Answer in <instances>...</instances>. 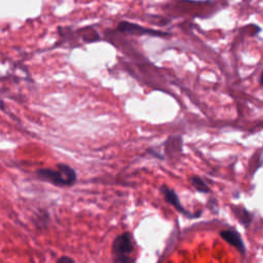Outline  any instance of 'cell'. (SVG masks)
Listing matches in <instances>:
<instances>
[{
	"label": "cell",
	"mask_w": 263,
	"mask_h": 263,
	"mask_svg": "<svg viewBox=\"0 0 263 263\" xmlns=\"http://www.w3.org/2000/svg\"><path fill=\"white\" fill-rule=\"evenodd\" d=\"M232 210L241 224H243L245 226L250 225V223L253 220V215L249 211H247L242 206H232Z\"/></svg>",
	"instance_id": "8992f818"
},
{
	"label": "cell",
	"mask_w": 263,
	"mask_h": 263,
	"mask_svg": "<svg viewBox=\"0 0 263 263\" xmlns=\"http://www.w3.org/2000/svg\"><path fill=\"white\" fill-rule=\"evenodd\" d=\"M190 182L192 184V186L199 192H202V193H205V192H210V188L209 186L204 183L203 180H201L199 177L197 176H194V177H191L190 178Z\"/></svg>",
	"instance_id": "52a82bcc"
},
{
	"label": "cell",
	"mask_w": 263,
	"mask_h": 263,
	"mask_svg": "<svg viewBox=\"0 0 263 263\" xmlns=\"http://www.w3.org/2000/svg\"><path fill=\"white\" fill-rule=\"evenodd\" d=\"M117 30L119 32H122L125 34H133V35H151V36H158V37L170 35L166 32L145 28L138 24H133L129 22H120L117 26Z\"/></svg>",
	"instance_id": "3957f363"
},
{
	"label": "cell",
	"mask_w": 263,
	"mask_h": 263,
	"mask_svg": "<svg viewBox=\"0 0 263 263\" xmlns=\"http://www.w3.org/2000/svg\"><path fill=\"white\" fill-rule=\"evenodd\" d=\"M220 236L226 240L229 245L233 246L237 251H239L242 255L246 254V247L245 243L241 239L240 234L234 230V229H228V230H223L220 232Z\"/></svg>",
	"instance_id": "5b68a950"
},
{
	"label": "cell",
	"mask_w": 263,
	"mask_h": 263,
	"mask_svg": "<svg viewBox=\"0 0 263 263\" xmlns=\"http://www.w3.org/2000/svg\"><path fill=\"white\" fill-rule=\"evenodd\" d=\"M36 175L41 180L60 187L71 186L77 180L75 170L66 163H58L55 168H39L36 171Z\"/></svg>",
	"instance_id": "6da1fadb"
},
{
	"label": "cell",
	"mask_w": 263,
	"mask_h": 263,
	"mask_svg": "<svg viewBox=\"0 0 263 263\" xmlns=\"http://www.w3.org/2000/svg\"><path fill=\"white\" fill-rule=\"evenodd\" d=\"M135 250L132 234L129 232H123L116 236L112 243V255L115 262H132L130 258Z\"/></svg>",
	"instance_id": "7a4b0ae2"
},
{
	"label": "cell",
	"mask_w": 263,
	"mask_h": 263,
	"mask_svg": "<svg viewBox=\"0 0 263 263\" xmlns=\"http://www.w3.org/2000/svg\"><path fill=\"white\" fill-rule=\"evenodd\" d=\"M160 190H161V192H162V194H163L165 200H166L170 204H172L177 211H179L180 213H182V214L185 215L186 217H189V218H196V217H199V216H200L201 212H198V213L195 214V215H191L189 212H187V211L182 206V204H181V202H180V200H179L178 195L176 194V192H175L173 189H171V188H168L167 186L163 185V186H161Z\"/></svg>",
	"instance_id": "277c9868"
},
{
	"label": "cell",
	"mask_w": 263,
	"mask_h": 263,
	"mask_svg": "<svg viewBox=\"0 0 263 263\" xmlns=\"http://www.w3.org/2000/svg\"><path fill=\"white\" fill-rule=\"evenodd\" d=\"M58 262H59V263H65V262H67V263H70V262L73 263L74 260H73L72 258L68 257V256H63V257H61V258L58 259Z\"/></svg>",
	"instance_id": "ba28073f"
},
{
	"label": "cell",
	"mask_w": 263,
	"mask_h": 263,
	"mask_svg": "<svg viewBox=\"0 0 263 263\" xmlns=\"http://www.w3.org/2000/svg\"><path fill=\"white\" fill-rule=\"evenodd\" d=\"M260 82H261V84L263 85V72H262V74H261V78H260Z\"/></svg>",
	"instance_id": "9c48e42d"
}]
</instances>
